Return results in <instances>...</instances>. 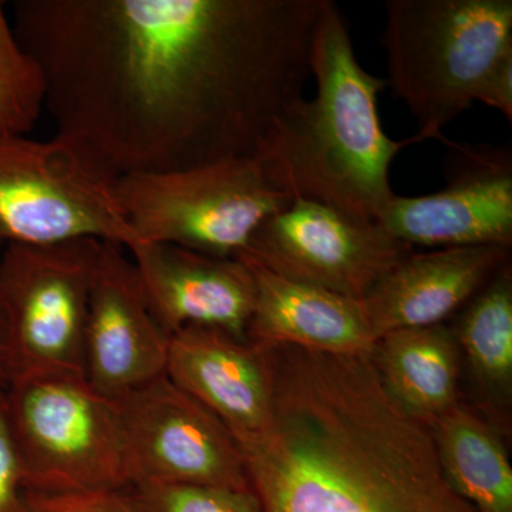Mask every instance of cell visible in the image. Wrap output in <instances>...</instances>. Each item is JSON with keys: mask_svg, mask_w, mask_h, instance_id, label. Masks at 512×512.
<instances>
[{"mask_svg": "<svg viewBox=\"0 0 512 512\" xmlns=\"http://www.w3.org/2000/svg\"><path fill=\"white\" fill-rule=\"evenodd\" d=\"M370 359L390 396L427 426L460 402V346L444 323L393 330L377 339Z\"/></svg>", "mask_w": 512, "mask_h": 512, "instance_id": "16", "label": "cell"}, {"mask_svg": "<svg viewBox=\"0 0 512 512\" xmlns=\"http://www.w3.org/2000/svg\"><path fill=\"white\" fill-rule=\"evenodd\" d=\"M25 500V480L10 427L6 389L0 387V512H23Z\"/></svg>", "mask_w": 512, "mask_h": 512, "instance_id": "22", "label": "cell"}, {"mask_svg": "<svg viewBox=\"0 0 512 512\" xmlns=\"http://www.w3.org/2000/svg\"><path fill=\"white\" fill-rule=\"evenodd\" d=\"M117 180L69 138L0 133V249L77 238L133 247Z\"/></svg>", "mask_w": 512, "mask_h": 512, "instance_id": "5", "label": "cell"}, {"mask_svg": "<svg viewBox=\"0 0 512 512\" xmlns=\"http://www.w3.org/2000/svg\"><path fill=\"white\" fill-rule=\"evenodd\" d=\"M10 427L26 491L128 490L133 485L116 402L82 375L13 377Z\"/></svg>", "mask_w": 512, "mask_h": 512, "instance_id": "4", "label": "cell"}, {"mask_svg": "<svg viewBox=\"0 0 512 512\" xmlns=\"http://www.w3.org/2000/svg\"><path fill=\"white\" fill-rule=\"evenodd\" d=\"M242 261L247 262L255 279L249 342L299 346L330 355L372 356L376 338L363 301Z\"/></svg>", "mask_w": 512, "mask_h": 512, "instance_id": "15", "label": "cell"}, {"mask_svg": "<svg viewBox=\"0 0 512 512\" xmlns=\"http://www.w3.org/2000/svg\"><path fill=\"white\" fill-rule=\"evenodd\" d=\"M384 9L386 86L416 120L417 143L440 138L512 46V2L387 0Z\"/></svg>", "mask_w": 512, "mask_h": 512, "instance_id": "3", "label": "cell"}, {"mask_svg": "<svg viewBox=\"0 0 512 512\" xmlns=\"http://www.w3.org/2000/svg\"><path fill=\"white\" fill-rule=\"evenodd\" d=\"M170 338L148 306L127 249L104 242L84 332L87 382L113 402L123 399L165 375Z\"/></svg>", "mask_w": 512, "mask_h": 512, "instance_id": "11", "label": "cell"}, {"mask_svg": "<svg viewBox=\"0 0 512 512\" xmlns=\"http://www.w3.org/2000/svg\"><path fill=\"white\" fill-rule=\"evenodd\" d=\"M453 330L481 403L495 416L507 413L512 394L510 262L464 306Z\"/></svg>", "mask_w": 512, "mask_h": 512, "instance_id": "18", "label": "cell"}, {"mask_svg": "<svg viewBox=\"0 0 512 512\" xmlns=\"http://www.w3.org/2000/svg\"><path fill=\"white\" fill-rule=\"evenodd\" d=\"M10 379H12V370H10L8 330H6L5 316L0 306V387L6 389Z\"/></svg>", "mask_w": 512, "mask_h": 512, "instance_id": "24", "label": "cell"}, {"mask_svg": "<svg viewBox=\"0 0 512 512\" xmlns=\"http://www.w3.org/2000/svg\"><path fill=\"white\" fill-rule=\"evenodd\" d=\"M130 491L141 512H264L254 490L140 481Z\"/></svg>", "mask_w": 512, "mask_h": 512, "instance_id": "20", "label": "cell"}, {"mask_svg": "<svg viewBox=\"0 0 512 512\" xmlns=\"http://www.w3.org/2000/svg\"><path fill=\"white\" fill-rule=\"evenodd\" d=\"M45 109L42 70L20 43L0 0V133L29 136Z\"/></svg>", "mask_w": 512, "mask_h": 512, "instance_id": "19", "label": "cell"}, {"mask_svg": "<svg viewBox=\"0 0 512 512\" xmlns=\"http://www.w3.org/2000/svg\"><path fill=\"white\" fill-rule=\"evenodd\" d=\"M446 143L447 185L420 197L394 195L380 225L409 247L512 245L510 146Z\"/></svg>", "mask_w": 512, "mask_h": 512, "instance_id": "10", "label": "cell"}, {"mask_svg": "<svg viewBox=\"0 0 512 512\" xmlns=\"http://www.w3.org/2000/svg\"><path fill=\"white\" fill-rule=\"evenodd\" d=\"M127 252L167 335L200 326L248 340L255 279L247 262L156 242H137Z\"/></svg>", "mask_w": 512, "mask_h": 512, "instance_id": "12", "label": "cell"}, {"mask_svg": "<svg viewBox=\"0 0 512 512\" xmlns=\"http://www.w3.org/2000/svg\"><path fill=\"white\" fill-rule=\"evenodd\" d=\"M116 404L133 484L156 481L252 490L231 431L167 375Z\"/></svg>", "mask_w": 512, "mask_h": 512, "instance_id": "9", "label": "cell"}, {"mask_svg": "<svg viewBox=\"0 0 512 512\" xmlns=\"http://www.w3.org/2000/svg\"><path fill=\"white\" fill-rule=\"evenodd\" d=\"M117 195L137 242L220 258H239L262 222L291 202L269 184L254 156L120 175Z\"/></svg>", "mask_w": 512, "mask_h": 512, "instance_id": "6", "label": "cell"}, {"mask_svg": "<svg viewBox=\"0 0 512 512\" xmlns=\"http://www.w3.org/2000/svg\"><path fill=\"white\" fill-rule=\"evenodd\" d=\"M103 245L100 239L77 238L3 249L0 306L12 379L84 376V332Z\"/></svg>", "mask_w": 512, "mask_h": 512, "instance_id": "7", "label": "cell"}, {"mask_svg": "<svg viewBox=\"0 0 512 512\" xmlns=\"http://www.w3.org/2000/svg\"><path fill=\"white\" fill-rule=\"evenodd\" d=\"M412 252L379 222L293 198L262 222L239 258L293 281L363 301Z\"/></svg>", "mask_w": 512, "mask_h": 512, "instance_id": "8", "label": "cell"}, {"mask_svg": "<svg viewBox=\"0 0 512 512\" xmlns=\"http://www.w3.org/2000/svg\"><path fill=\"white\" fill-rule=\"evenodd\" d=\"M311 77L315 97H302L276 120L255 160L269 184L291 200L377 222L396 195L393 160L417 141L384 133L377 101L386 79L363 69L346 20L330 0H323L313 30Z\"/></svg>", "mask_w": 512, "mask_h": 512, "instance_id": "2", "label": "cell"}, {"mask_svg": "<svg viewBox=\"0 0 512 512\" xmlns=\"http://www.w3.org/2000/svg\"><path fill=\"white\" fill-rule=\"evenodd\" d=\"M429 427L451 490L477 512H512V468L493 424L458 402Z\"/></svg>", "mask_w": 512, "mask_h": 512, "instance_id": "17", "label": "cell"}, {"mask_svg": "<svg viewBox=\"0 0 512 512\" xmlns=\"http://www.w3.org/2000/svg\"><path fill=\"white\" fill-rule=\"evenodd\" d=\"M23 512H141L128 490L66 491L33 493L26 491Z\"/></svg>", "mask_w": 512, "mask_h": 512, "instance_id": "21", "label": "cell"}, {"mask_svg": "<svg viewBox=\"0 0 512 512\" xmlns=\"http://www.w3.org/2000/svg\"><path fill=\"white\" fill-rule=\"evenodd\" d=\"M168 379L210 410L235 440L261 433L271 419L264 350L214 328L181 329L170 338Z\"/></svg>", "mask_w": 512, "mask_h": 512, "instance_id": "13", "label": "cell"}, {"mask_svg": "<svg viewBox=\"0 0 512 512\" xmlns=\"http://www.w3.org/2000/svg\"><path fill=\"white\" fill-rule=\"evenodd\" d=\"M323 0H16L57 136L111 173L254 156L311 79Z\"/></svg>", "mask_w": 512, "mask_h": 512, "instance_id": "1", "label": "cell"}, {"mask_svg": "<svg viewBox=\"0 0 512 512\" xmlns=\"http://www.w3.org/2000/svg\"><path fill=\"white\" fill-rule=\"evenodd\" d=\"M477 101L500 111L508 121H512V46L497 60L493 69L485 77Z\"/></svg>", "mask_w": 512, "mask_h": 512, "instance_id": "23", "label": "cell"}, {"mask_svg": "<svg viewBox=\"0 0 512 512\" xmlns=\"http://www.w3.org/2000/svg\"><path fill=\"white\" fill-rule=\"evenodd\" d=\"M510 251L477 245L407 255L363 299L376 342L393 330L444 323L510 262Z\"/></svg>", "mask_w": 512, "mask_h": 512, "instance_id": "14", "label": "cell"}]
</instances>
